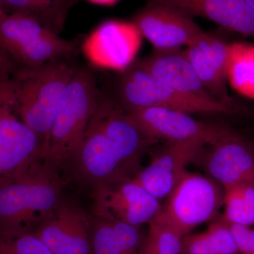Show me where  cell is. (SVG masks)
Returning <instances> with one entry per match:
<instances>
[{"instance_id":"d6a6232c","label":"cell","mask_w":254,"mask_h":254,"mask_svg":"<svg viewBox=\"0 0 254 254\" xmlns=\"http://www.w3.org/2000/svg\"><path fill=\"white\" fill-rule=\"evenodd\" d=\"M2 11H5L4 9V6H3L2 1L0 0V12H2ZM6 12V11H5Z\"/></svg>"},{"instance_id":"4dcf8cb0","label":"cell","mask_w":254,"mask_h":254,"mask_svg":"<svg viewBox=\"0 0 254 254\" xmlns=\"http://www.w3.org/2000/svg\"><path fill=\"white\" fill-rule=\"evenodd\" d=\"M247 254H254V230H252V229H251L249 252Z\"/></svg>"},{"instance_id":"836d02e7","label":"cell","mask_w":254,"mask_h":254,"mask_svg":"<svg viewBox=\"0 0 254 254\" xmlns=\"http://www.w3.org/2000/svg\"><path fill=\"white\" fill-rule=\"evenodd\" d=\"M242 254V253H240V254Z\"/></svg>"},{"instance_id":"52a82bcc","label":"cell","mask_w":254,"mask_h":254,"mask_svg":"<svg viewBox=\"0 0 254 254\" xmlns=\"http://www.w3.org/2000/svg\"><path fill=\"white\" fill-rule=\"evenodd\" d=\"M41 141L15 111L9 77L0 80V187L41 160Z\"/></svg>"},{"instance_id":"ba28073f","label":"cell","mask_w":254,"mask_h":254,"mask_svg":"<svg viewBox=\"0 0 254 254\" xmlns=\"http://www.w3.org/2000/svg\"><path fill=\"white\" fill-rule=\"evenodd\" d=\"M91 121L109 138L127 173L133 178L141 170L143 155L158 140L145 133L114 96L100 91Z\"/></svg>"},{"instance_id":"277c9868","label":"cell","mask_w":254,"mask_h":254,"mask_svg":"<svg viewBox=\"0 0 254 254\" xmlns=\"http://www.w3.org/2000/svg\"><path fill=\"white\" fill-rule=\"evenodd\" d=\"M79 46L78 40L61 38L33 18L0 12V59L9 76L22 68L71 58Z\"/></svg>"},{"instance_id":"9c48e42d","label":"cell","mask_w":254,"mask_h":254,"mask_svg":"<svg viewBox=\"0 0 254 254\" xmlns=\"http://www.w3.org/2000/svg\"><path fill=\"white\" fill-rule=\"evenodd\" d=\"M143 38L133 21L108 20L87 37L81 50L95 67L123 72L136 61Z\"/></svg>"},{"instance_id":"484cf974","label":"cell","mask_w":254,"mask_h":254,"mask_svg":"<svg viewBox=\"0 0 254 254\" xmlns=\"http://www.w3.org/2000/svg\"><path fill=\"white\" fill-rule=\"evenodd\" d=\"M115 237L125 254L141 253V235L140 227L133 226L119 220H108Z\"/></svg>"},{"instance_id":"83f0119b","label":"cell","mask_w":254,"mask_h":254,"mask_svg":"<svg viewBox=\"0 0 254 254\" xmlns=\"http://www.w3.org/2000/svg\"><path fill=\"white\" fill-rule=\"evenodd\" d=\"M223 218L225 219L227 227L234 237L239 252L245 254H248L251 234L250 227L228 221L224 217Z\"/></svg>"},{"instance_id":"7402d4cb","label":"cell","mask_w":254,"mask_h":254,"mask_svg":"<svg viewBox=\"0 0 254 254\" xmlns=\"http://www.w3.org/2000/svg\"><path fill=\"white\" fill-rule=\"evenodd\" d=\"M93 254H125L108 220L90 215Z\"/></svg>"},{"instance_id":"d4e9b609","label":"cell","mask_w":254,"mask_h":254,"mask_svg":"<svg viewBox=\"0 0 254 254\" xmlns=\"http://www.w3.org/2000/svg\"><path fill=\"white\" fill-rule=\"evenodd\" d=\"M217 254L239 253L235 241L222 215H218L205 230Z\"/></svg>"},{"instance_id":"9a60e30c","label":"cell","mask_w":254,"mask_h":254,"mask_svg":"<svg viewBox=\"0 0 254 254\" xmlns=\"http://www.w3.org/2000/svg\"><path fill=\"white\" fill-rule=\"evenodd\" d=\"M206 143L199 141L168 142L149 165L132 180L158 200L166 198Z\"/></svg>"},{"instance_id":"3957f363","label":"cell","mask_w":254,"mask_h":254,"mask_svg":"<svg viewBox=\"0 0 254 254\" xmlns=\"http://www.w3.org/2000/svg\"><path fill=\"white\" fill-rule=\"evenodd\" d=\"M99 95L94 73L78 67L42 143L41 161L52 170L60 173L67 168L94 115Z\"/></svg>"},{"instance_id":"7a4b0ae2","label":"cell","mask_w":254,"mask_h":254,"mask_svg":"<svg viewBox=\"0 0 254 254\" xmlns=\"http://www.w3.org/2000/svg\"><path fill=\"white\" fill-rule=\"evenodd\" d=\"M70 59L22 68L9 76L15 111L36 132L41 145L78 68Z\"/></svg>"},{"instance_id":"5b68a950","label":"cell","mask_w":254,"mask_h":254,"mask_svg":"<svg viewBox=\"0 0 254 254\" xmlns=\"http://www.w3.org/2000/svg\"><path fill=\"white\" fill-rule=\"evenodd\" d=\"M113 96L127 113L158 107L187 114L234 115L238 113L237 108L219 100L177 91L133 65L122 72Z\"/></svg>"},{"instance_id":"1f68e13d","label":"cell","mask_w":254,"mask_h":254,"mask_svg":"<svg viewBox=\"0 0 254 254\" xmlns=\"http://www.w3.org/2000/svg\"><path fill=\"white\" fill-rule=\"evenodd\" d=\"M245 1L254 11V0H245Z\"/></svg>"},{"instance_id":"4316f807","label":"cell","mask_w":254,"mask_h":254,"mask_svg":"<svg viewBox=\"0 0 254 254\" xmlns=\"http://www.w3.org/2000/svg\"><path fill=\"white\" fill-rule=\"evenodd\" d=\"M180 254H217L206 232L185 235L181 242Z\"/></svg>"},{"instance_id":"7c38bea8","label":"cell","mask_w":254,"mask_h":254,"mask_svg":"<svg viewBox=\"0 0 254 254\" xmlns=\"http://www.w3.org/2000/svg\"><path fill=\"white\" fill-rule=\"evenodd\" d=\"M132 21L155 51L182 49L204 32L193 18L180 10L149 0Z\"/></svg>"},{"instance_id":"603a6c76","label":"cell","mask_w":254,"mask_h":254,"mask_svg":"<svg viewBox=\"0 0 254 254\" xmlns=\"http://www.w3.org/2000/svg\"><path fill=\"white\" fill-rule=\"evenodd\" d=\"M225 213L228 221L250 227L254 225V207L247 203L237 186L224 190Z\"/></svg>"},{"instance_id":"8fae6325","label":"cell","mask_w":254,"mask_h":254,"mask_svg":"<svg viewBox=\"0 0 254 254\" xmlns=\"http://www.w3.org/2000/svg\"><path fill=\"white\" fill-rule=\"evenodd\" d=\"M93 215L136 227L150 224L162 208L155 198L132 179L93 188Z\"/></svg>"},{"instance_id":"30bf717a","label":"cell","mask_w":254,"mask_h":254,"mask_svg":"<svg viewBox=\"0 0 254 254\" xmlns=\"http://www.w3.org/2000/svg\"><path fill=\"white\" fill-rule=\"evenodd\" d=\"M128 113L149 136L168 142L199 141L213 144L237 131L228 125L198 121L190 114L158 107Z\"/></svg>"},{"instance_id":"4fadbf2b","label":"cell","mask_w":254,"mask_h":254,"mask_svg":"<svg viewBox=\"0 0 254 254\" xmlns=\"http://www.w3.org/2000/svg\"><path fill=\"white\" fill-rule=\"evenodd\" d=\"M198 159L208 177L224 190L254 184V145L238 131L205 146Z\"/></svg>"},{"instance_id":"ac0fdd59","label":"cell","mask_w":254,"mask_h":254,"mask_svg":"<svg viewBox=\"0 0 254 254\" xmlns=\"http://www.w3.org/2000/svg\"><path fill=\"white\" fill-rule=\"evenodd\" d=\"M173 6L193 18L210 20L220 27L254 38V11L245 0H149Z\"/></svg>"},{"instance_id":"2e32d148","label":"cell","mask_w":254,"mask_h":254,"mask_svg":"<svg viewBox=\"0 0 254 254\" xmlns=\"http://www.w3.org/2000/svg\"><path fill=\"white\" fill-rule=\"evenodd\" d=\"M185 51L210 94L219 101L237 108L227 88L229 44L204 31Z\"/></svg>"},{"instance_id":"8992f818","label":"cell","mask_w":254,"mask_h":254,"mask_svg":"<svg viewBox=\"0 0 254 254\" xmlns=\"http://www.w3.org/2000/svg\"><path fill=\"white\" fill-rule=\"evenodd\" d=\"M224 204V189L213 179L187 171L165 198L154 222L183 237L216 218Z\"/></svg>"},{"instance_id":"d6986e66","label":"cell","mask_w":254,"mask_h":254,"mask_svg":"<svg viewBox=\"0 0 254 254\" xmlns=\"http://www.w3.org/2000/svg\"><path fill=\"white\" fill-rule=\"evenodd\" d=\"M9 14L24 15L57 34L63 31L76 0H1Z\"/></svg>"},{"instance_id":"44dd1931","label":"cell","mask_w":254,"mask_h":254,"mask_svg":"<svg viewBox=\"0 0 254 254\" xmlns=\"http://www.w3.org/2000/svg\"><path fill=\"white\" fill-rule=\"evenodd\" d=\"M141 254H180L182 237L162 224L150 222Z\"/></svg>"},{"instance_id":"6da1fadb","label":"cell","mask_w":254,"mask_h":254,"mask_svg":"<svg viewBox=\"0 0 254 254\" xmlns=\"http://www.w3.org/2000/svg\"><path fill=\"white\" fill-rule=\"evenodd\" d=\"M66 185L41 160L26 175L0 187V235L34 232L63 200Z\"/></svg>"},{"instance_id":"5bb4252c","label":"cell","mask_w":254,"mask_h":254,"mask_svg":"<svg viewBox=\"0 0 254 254\" xmlns=\"http://www.w3.org/2000/svg\"><path fill=\"white\" fill-rule=\"evenodd\" d=\"M33 232L53 254H93L90 215L71 200L63 198Z\"/></svg>"},{"instance_id":"ffe728a7","label":"cell","mask_w":254,"mask_h":254,"mask_svg":"<svg viewBox=\"0 0 254 254\" xmlns=\"http://www.w3.org/2000/svg\"><path fill=\"white\" fill-rule=\"evenodd\" d=\"M227 79L230 86L254 100V45L236 42L229 44Z\"/></svg>"},{"instance_id":"e0dca14e","label":"cell","mask_w":254,"mask_h":254,"mask_svg":"<svg viewBox=\"0 0 254 254\" xmlns=\"http://www.w3.org/2000/svg\"><path fill=\"white\" fill-rule=\"evenodd\" d=\"M133 65L177 91L218 100L203 86L185 50H154Z\"/></svg>"},{"instance_id":"cb8c5ba5","label":"cell","mask_w":254,"mask_h":254,"mask_svg":"<svg viewBox=\"0 0 254 254\" xmlns=\"http://www.w3.org/2000/svg\"><path fill=\"white\" fill-rule=\"evenodd\" d=\"M0 254H53L33 232L21 235H0Z\"/></svg>"},{"instance_id":"f1b7e54d","label":"cell","mask_w":254,"mask_h":254,"mask_svg":"<svg viewBox=\"0 0 254 254\" xmlns=\"http://www.w3.org/2000/svg\"><path fill=\"white\" fill-rule=\"evenodd\" d=\"M93 4L100 5V6H113L120 0H86Z\"/></svg>"},{"instance_id":"f546056e","label":"cell","mask_w":254,"mask_h":254,"mask_svg":"<svg viewBox=\"0 0 254 254\" xmlns=\"http://www.w3.org/2000/svg\"><path fill=\"white\" fill-rule=\"evenodd\" d=\"M9 77V71H8L7 68L5 66L4 64L0 59V80L4 79Z\"/></svg>"}]
</instances>
